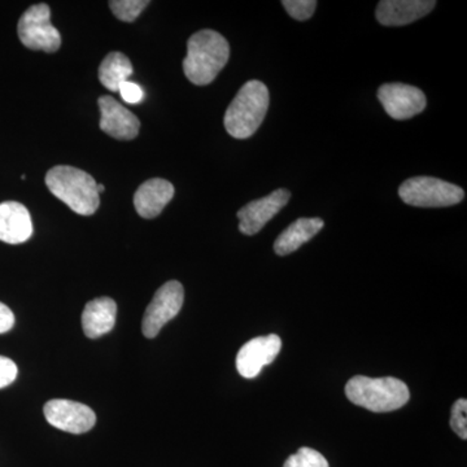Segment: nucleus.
Here are the masks:
<instances>
[{"mask_svg": "<svg viewBox=\"0 0 467 467\" xmlns=\"http://www.w3.org/2000/svg\"><path fill=\"white\" fill-rule=\"evenodd\" d=\"M230 57L229 42L214 30L204 29L193 34L187 42L183 72L192 84H212Z\"/></svg>", "mask_w": 467, "mask_h": 467, "instance_id": "1", "label": "nucleus"}, {"mask_svg": "<svg viewBox=\"0 0 467 467\" xmlns=\"http://www.w3.org/2000/svg\"><path fill=\"white\" fill-rule=\"evenodd\" d=\"M46 184L52 195L81 216H91L100 204L98 183L90 174L67 165H58L48 171Z\"/></svg>", "mask_w": 467, "mask_h": 467, "instance_id": "2", "label": "nucleus"}, {"mask_svg": "<svg viewBox=\"0 0 467 467\" xmlns=\"http://www.w3.org/2000/svg\"><path fill=\"white\" fill-rule=\"evenodd\" d=\"M269 101V90L264 82L252 79L243 85L223 119L227 133L235 140L251 138L265 119Z\"/></svg>", "mask_w": 467, "mask_h": 467, "instance_id": "3", "label": "nucleus"}, {"mask_svg": "<svg viewBox=\"0 0 467 467\" xmlns=\"http://www.w3.org/2000/svg\"><path fill=\"white\" fill-rule=\"evenodd\" d=\"M350 402L373 413H389L404 407L410 399L407 384L396 378H350L346 386Z\"/></svg>", "mask_w": 467, "mask_h": 467, "instance_id": "4", "label": "nucleus"}, {"mask_svg": "<svg viewBox=\"0 0 467 467\" xmlns=\"http://www.w3.org/2000/svg\"><path fill=\"white\" fill-rule=\"evenodd\" d=\"M399 196L408 205L420 208H445L459 204L465 192L457 184L434 177L409 178L399 189Z\"/></svg>", "mask_w": 467, "mask_h": 467, "instance_id": "5", "label": "nucleus"}, {"mask_svg": "<svg viewBox=\"0 0 467 467\" xmlns=\"http://www.w3.org/2000/svg\"><path fill=\"white\" fill-rule=\"evenodd\" d=\"M50 7L45 3L32 5L18 21V38L26 47L34 51L57 52L61 36L51 24Z\"/></svg>", "mask_w": 467, "mask_h": 467, "instance_id": "6", "label": "nucleus"}, {"mask_svg": "<svg viewBox=\"0 0 467 467\" xmlns=\"http://www.w3.org/2000/svg\"><path fill=\"white\" fill-rule=\"evenodd\" d=\"M183 285L178 281H169L156 291L147 306L142 322L143 335L149 339L158 337L161 328L182 309Z\"/></svg>", "mask_w": 467, "mask_h": 467, "instance_id": "7", "label": "nucleus"}, {"mask_svg": "<svg viewBox=\"0 0 467 467\" xmlns=\"http://www.w3.org/2000/svg\"><path fill=\"white\" fill-rule=\"evenodd\" d=\"M378 99L387 115L398 121L420 115L427 106L425 92L414 86L399 82L380 86L378 88Z\"/></svg>", "mask_w": 467, "mask_h": 467, "instance_id": "8", "label": "nucleus"}, {"mask_svg": "<svg viewBox=\"0 0 467 467\" xmlns=\"http://www.w3.org/2000/svg\"><path fill=\"white\" fill-rule=\"evenodd\" d=\"M43 411L51 426L69 434H84L97 423L94 410L81 402L54 399L45 405Z\"/></svg>", "mask_w": 467, "mask_h": 467, "instance_id": "9", "label": "nucleus"}, {"mask_svg": "<svg viewBox=\"0 0 467 467\" xmlns=\"http://www.w3.org/2000/svg\"><path fill=\"white\" fill-rule=\"evenodd\" d=\"M282 348L278 335L254 337L244 344L236 356V370L245 379H254L266 365L272 364Z\"/></svg>", "mask_w": 467, "mask_h": 467, "instance_id": "10", "label": "nucleus"}, {"mask_svg": "<svg viewBox=\"0 0 467 467\" xmlns=\"http://www.w3.org/2000/svg\"><path fill=\"white\" fill-rule=\"evenodd\" d=\"M290 199L291 192L288 190L279 189L265 198L248 202L236 214L239 218V230L244 235H256L287 205Z\"/></svg>", "mask_w": 467, "mask_h": 467, "instance_id": "11", "label": "nucleus"}, {"mask_svg": "<svg viewBox=\"0 0 467 467\" xmlns=\"http://www.w3.org/2000/svg\"><path fill=\"white\" fill-rule=\"evenodd\" d=\"M100 129L109 137L119 140H131L140 134L138 117L112 97H100Z\"/></svg>", "mask_w": 467, "mask_h": 467, "instance_id": "12", "label": "nucleus"}, {"mask_svg": "<svg viewBox=\"0 0 467 467\" xmlns=\"http://www.w3.org/2000/svg\"><path fill=\"white\" fill-rule=\"evenodd\" d=\"M435 5L434 0H382L376 17L384 26H404L427 16Z\"/></svg>", "mask_w": 467, "mask_h": 467, "instance_id": "13", "label": "nucleus"}, {"mask_svg": "<svg viewBox=\"0 0 467 467\" xmlns=\"http://www.w3.org/2000/svg\"><path fill=\"white\" fill-rule=\"evenodd\" d=\"M33 223L29 211L21 202H0V241L21 244L32 238Z\"/></svg>", "mask_w": 467, "mask_h": 467, "instance_id": "14", "label": "nucleus"}, {"mask_svg": "<svg viewBox=\"0 0 467 467\" xmlns=\"http://www.w3.org/2000/svg\"><path fill=\"white\" fill-rule=\"evenodd\" d=\"M174 186L169 181L153 178L140 184L134 195V207L140 217H158L173 199Z\"/></svg>", "mask_w": 467, "mask_h": 467, "instance_id": "15", "label": "nucleus"}, {"mask_svg": "<svg viewBox=\"0 0 467 467\" xmlns=\"http://www.w3.org/2000/svg\"><path fill=\"white\" fill-rule=\"evenodd\" d=\"M117 306L110 297H99L86 304L82 313V327L90 339L103 337L115 327Z\"/></svg>", "mask_w": 467, "mask_h": 467, "instance_id": "16", "label": "nucleus"}, {"mask_svg": "<svg viewBox=\"0 0 467 467\" xmlns=\"http://www.w3.org/2000/svg\"><path fill=\"white\" fill-rule=\"evenodd\" d=\"M325 223L322 218H299V220L292 223L287 229L285 230L275 242V252L278 256H287L292 252L299 250L301 245L306 244L310 239L322 229Z\"/></svg>", "mask_w": 467, "mask_h": 467, "instance_id": "17", "label": "nucleus"}, {"mask_svg": "<svg viewBox=\"0 0 467 467\" xmlns=\"http://www.w3.org/2000/svg\"><path fill=\"white\" fill-rule=\"evenodd\" d=\"M133 75V66L130 60L121 52H110L104 58L99 67V79L101 85L109 90L117 92L119 86L129 81Z\"/></svg>", "mask_w": 467, "mask_h": 467, "instance_id": "18", "label": "nucleus"}, {"mask_svg": "<svg viewBox=\"0 0 467 467\" xmlns=\"http://www.w3.org/2000/svg\"><path fill=\"white\" fill-rule=\"evenodd\" d=\"M149 5L150 2L147 0H112L109 2L113 15L125 23H133Z\"/></svg>", "mask_w": 467, "mask_h": 467, "instance_id": "19", "label": "nucleus"}, {"mask_svg": "<svg viewBox=\"0 0 467 467\" xmlns=\"http://www.w3.org/2000/svg\"><path fill=\"white\" fill-rule=\"evenodd\" d=\"M284 467H330L327 460L319 451L312 448H300L296 453L285 460Z\"/></svg>", "mask_w": 467, "mask_h": 467, "instance_id": "20", "label": "nucleus"}, {"mask_svg": "<svg viewBox=\"0 0 467 467\" xmlns=\"http://www.w3.org/2000/svg\"><path fill=\"white\" fill-rule=\"evenodd\" d=\"M282 5L295 20L306 21L315 14L317 2L316 0H284Z\"/></svg>", "mask_w": 467, "mask_h": 467, "instance_id": "21", "label": "nucleus"}, {"mask_svg": "<svg viewBox=\"0 0 467 467\" xmlns=\"http://www.w3.org/2000/svg\"><path fill=\"white\" fill-rule=\"evenodd\" d=\"M451 427L461 439H467V400L460 399L451 407Z\"/></svg>", "mask_w": 467, "mask_h": 467, "instance_id": "22", "label": "nucleus"}, {"mask_svg": "<svg viewBox=\"0 0 467 467\" xmlns=\"http://www.w3.org/2000/svg\"><path fill=\"white\" fill-rule=\"evenodd\" d=\"M17 377V367L12 359L0 356V389H5L15 382Z\"/></svg>", "mask_w": 467, "mask_h": 467, "instance_id": "23", "label": "nucleus"}, {"mask_svg": "<svg viewBox=\"0 0 467 467\" xmlns=\"http://www.w3.org/2000/svg\"><path fill=\"white\" fill-rule=\"evenodd\" d=\"M119 94H121L122 99L129 104H138L143 100L144 91L140 85L135 82L126 81L124 84L119 86Z\"/></svg>", "mask_w": 467, "mask_h": 467, "instance_id": "24", "label": "nucleus"}, {"mask_svg": "<svg viewBox=\"0 0 467 467\" xmlns=\"http://www.w3.org/2000/svg\"><path fill=\"white\" fill-rule=\"evenodd\" d=\"M15 325V315L5 304L0 303V334L8 333Z\"/></svg>", "mask_w": 467, "mask_h": 467, "instance_id": "25", "label": "nucleus"}, {"mask_svg": "<svg viewBox=\"0 0 467 467\" xmlns=\"http://www.w3.org/2000/svg\"><path fill=\"white\" fill-rule=\"evenodd\" d=\"M104 192V186L103 184H98V192Z\"/></svg>", "mask_w": 467, "mask_h": 467, "instance_id": "26", "label": "nucleus"}]
</instances>
